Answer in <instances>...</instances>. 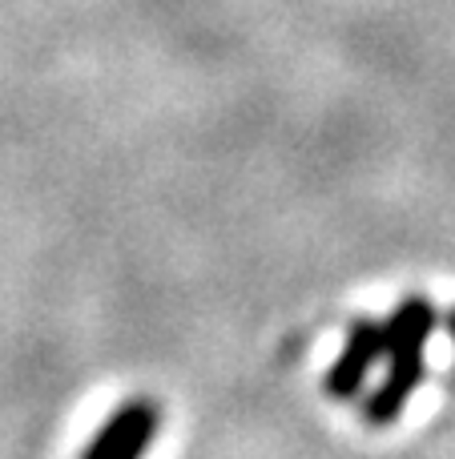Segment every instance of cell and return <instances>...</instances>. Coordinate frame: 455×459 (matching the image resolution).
I'll list each match as a JSON object with an SVG mask.
<instances>
[{
  "label": "cell",
  "instance_id": "5b68a950",
  "mask_svg": "<svg viewBox=\"0 0 455 459\" xmlns=\"http://www.w3.org/2000/svg\"><path fill=\"white\" fill-rule=\"evenodd\" d=\"M443 326H448V334H451V342H455V307L443 315Z\"/></svg>",
  "mask_w": 455,
  "mask_h": 459
},
{
  "label": "cell",
  "instance_id": "277c9868",
  "mask_svg": "<svg viewBox=\"0 0 455 459\" xmlns=\"http://www.w3.org/2000/svg\"><path fill=\"white\" fill-rule=\"evenodd\" d=\"M440 331V310L427 294H408L391 315L383 318V342L387 359H416Z\"/></svg>",
  "mask_w": 455,
  "mask_h": 459
},
{
  "label": "cell",
  "instance_id": "3957f363",
  "mask_svg": "<svg viewBox=\"0 0 455 459\" xmlns=\"http://www.w3.org/2000/svg\"><path fill=\"white\" fill-rule=\"evenodd\" d=\"M424 379H427L424 355L387 359V375L367 391V395H363V420H367L371 428H391V423L408 411L411 395L419 391V383Z\"/></svg>",
  "mask_w": 455,
  "mask_h": 459
},
{
  "label": "cell",
  "instance_id": "6da1fadb",
  "mask_svg": "<svg viewBox=\"0 0 455 459\" xmlns=\"http://www.w3.org/2000/svg\"><path fill=\"white\" fill-rule=\"evenodd\" d=\"M161 431V403L158 399H125L109 420L101 423L81 459H142L150 452V444Z\"/></svg>",
  "mask_w": 455,
  "mask_h": 459
},
{
  "label": "cell",
  "instance_id": "7a4b0ae2",
  "mask_svg": "<svg viewBox=\"0 0 455 459\" xmlns=\"http://www.w3.org/2000/svg\"><path fill=\"white\" fill-rule=\"evenodd\" d=\"M387 359V342H383V318H355L351 331L343 339V351L331 363L327 379H322V391L331 399H355L367 391V379L379 363Z\"/></svg>",
  "mask_w": 455,
  "mask_h": 459
}]
</instances>
